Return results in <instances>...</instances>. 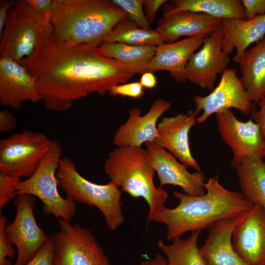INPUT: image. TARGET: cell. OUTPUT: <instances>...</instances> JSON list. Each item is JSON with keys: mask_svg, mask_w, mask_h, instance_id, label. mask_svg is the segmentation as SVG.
Returning <instances> with one entry per match:
<instances>
[{"mask_svg": "<svg viewBox=\"0 0 265 265\" xmlns=\"http://www.w3.org/2000/svg\"><path fill=\"white\" fill-rule=\"evenodd\" d=\"M246 213L221 220L207 229V238L199 247L207 265H250L236 252L232 242L235 227Z\"/></svg>", "mask_w": 265, "mask_h": 265, "instance_id": "ffe728a7", "label": "cell"}, {"mask_svg": "<svg viewBox=\"0 0 265 265\" xmlns=\"http://www.w3.org/2000/svg\"><path fill=\"white\" fill-rule=\"evenodd\" d=\"M105 172L122 191L134 198L142 197L149 206L148 215L164 206L168 193L154 183L155 170L147 151L141 147H117L108 154Z\"/></svg>", "mask_w": 265, "mask_h": 265, "instance_id": "277c9868", "label": "cell"}, {"mask_svg": "<svg viewBox=\"0 0 265 265\" xmlns=\"http://www.w3.org/2000/svg\"><path fill=\"white\" fill-rule=\"evenodd\" d=\"M205 37H189L179 41L165 43L157 47L155 55L149 64L147 71H168L178 83L187 80L185 68L190 56L202 46Z\"/></svg>", "mask_w": 265, "mask_h": 265, "instance_id": "44dd1931", "label": "cell"}, {"mask_svg": "<svg viewBox=\"0 0 265 265\" xmlns=\"http://www.w3.org/2000/svg\"><path fill=\"white\" fill-rule=\"evenodd\" d=\"M179 11L202 13L219 19H246L240 0H173L163 7V15Z\"/></svg>", "mask_w": 265, "mask_h": 265, "instance_id": "cb8c5ba5", "label": "cell"}, {"mask_svg": "<svg viewBox=\"0 0 265 265\" xmlns=\"http://www.w3.org/2000/svg\"><path fill=\"white\" fill-rule=\"evenodd\" d=\"M157 47L120 43H102L100 46L105 55L135 68L141 75L147 72L148 66L155 55Z\"/></svg>", "mask_w": 265, "mask_h": 265, "instance_id": "484cf974", "label": "cell"}, {"mask_svg": "<svg viewBox=\"0 0 265 265\" xmlns=\"http://www.w3.org/2000/svg\"><path fill=\"white\" fill-rule=\"evenodd\" d=\"M53 0H26L28 5L50 24Z\"/></svg>", "mask_w": 265, "mask_h": 265, "instance_id": "e575fe53", "label": "cell"}, {"mask_svg": "<svg viewBox=\"0 0 265 265\" xmlns=\"http://www.w3.org/2000/svg\"><path fill=\"white\" fill-rule=\"evenodd\" d=\"M52 140L44 133L25 130L0 140V173L29 178L37 170Z\"/></svg>", "mask_w": 265, "mask_h": 265, "instance_id": "ba28073f", "label": "cell"}, {"mask_svg": "<svg viewBox=\"0 0 265 265\" xmlns=\"http://www.w3.org/2000/svg\"><path fill=\"white\" fill-rule=\"evenodd\" d=\"M247 20L265 15V0H242Z\"/></svg>", "mask_w": 265, "mask_h": 265, "instance_id": "836d02e7", "label": "cell"}, {"mask_svg": "<svg viewBox=\"0 0 265 265\" xmlns=\"http://www.w3.org/2000/svg\"><path fill=\"white\" fill-rule=\"evenodd\" d=\"M53 237L51 235L35 256L24 265H53Z\"/></svg>", "mask_w": 265, "mask_h": 265, "instance_id": "d6a6232c", "label": "cell"}, {"mask_svg": "<svg viewBox=\"0 0 265 265\" xmlns=\"http://www.w3.org/2000/svg\"><path fill=\"white\" fill-rule=\"evenodd\" d=\"M259 110L253 113V119L265 136V96L259 102Z\"/></svg>", "mask_w": 265, "mask_h": 265, "instance_id": "74e56055", "label": "cell"}, {"mask_svg": "<svg viewBox=\"0 0 265 265\" xmlns=\"http://www.w3.org/2000/svg\"><path fill=\"white\" fill-rule=\"evenodd\" d=\"M108 93L112 97L120 96L123 97L139 99L143 96L144 91L140 81H137L114 86L109 91Z\"/></svg>", "mask_w": 265, "mask_h": 265, "instance_id": "1f68e13d", "label": "cell"}, {"mask_svg": "<svg viewBox=\"0 0 265 265\" xmlns=\"http://www.w3.org/2000/svg\"><path fill=\"white\" fill-rule=\"evenodd\" d=\"M241 82L252 102L265 96V36L247 50L240 61Z\"/></svg>", "mask_w": 265, "mask_h": 265, "instance_id": "603a6c76", "label": "cell"}, {"mask_svg": "<svg viewBox=\"0 0 265 265\" xmlns=\"http://www.w3.org/2000/svg\"><path fill=\"white\" fill-rule=\"evenodd\" d=\"M223 33L221 26L205 37L199 50L188 59L185 75L187 80L202 89L212 91L218 75H222L230 62L229 55L222 50Z\"/></svg>", "mask_w": 265, "mask_h": 265, "instance_id": "4fadbf2b", "label": "cell"}, {"mask_svg": "<svg viewBox=\"0 0 265 265\" xmlns=\"http://www.w3.org/2000/svg\"><path fill=\"white\" fill-rule=\"evenodd\" d=\"M13 203L16 208L15 217L12 222L6 225L5 233L17 249L18 256L14 265H24L35 256L49 236L36 221L33 196L18 194Z\"/></svg>", "mask_w": 265, "mask_h": 265, "instance_id": "30bf717a", "label": "cell"}, {"mask_svg": "<svg viewBox=\"0 0 265 265\" xmlns=\"http://www.w3.org/2000/svg\"><path fill=\"white\" fill-rule=\"evenodd\" d=\"M195 111L198 114L197 124L204 123L212 114L234 108L248 115L253 112L254 105L244 88L235 69L227 68L221 75L218 84L209 95L195 96Z\"/></svg>", "mask_w": 265, "mask_h": 265, "instance_id": "7c38bea8", "label": "cell"}, {"mask_svg": "<svg viewBox=\"0 0 265 265\" xmlns=\"http://www.w3.org/2000/svg\"><path fill=\"white\" fill-rule=\"evenodd\" d=\"M7 219L4 215L0 217V265H12L6 259L7 257L13 258L16 254L13 245L5 233Z\"/></svg>", "mask_w": 265, "mask_h": 265, "instance_id": "4dcf8cb0", "label": "cell"}, {"mask_svg": "<svg viewBox=\"0 0 265 265\" xmlns=\"http://www.w3.org/2000/svg\"><path fill=\"white\" fill-rule=\"evenodd\" d=\"M100 45L58 42L51 26L41 35L31 54L20 64L35 79L47 109L67 110L74 101L92 93L104 95L138 74L135 68L105 55Z\"/></svg>", "mask_w": 265, "mask_h": 265, "instance_id": "6da1fadb", "label": "cell"}, {"mask_svg": "<svg viewBox=\"0 0 265 265\" xmlns=\"http://www.w3.org/2000/svg\"><path fill=\"white\" fill-rule=\"evenodd\" d=\"M20 181V178L0 173V212L17 196L16 186Z\"/></svg>", "mask_w": 265, "mask_h": 265, "instance_id": "f546056e", "label": "cell"}, {"mask_svg": "<svg viewBox=\"0 0 265 265\" xmlns=\"http://www.w3.org/2000/svg\"><path fill=\"white\" fill-rule=\"evenodd\" d=\"M111 43L158 46L164 42L155 29L142 28L127 17L118 23L103 41V43Z\"/></svg>", "mask_w": 265, "mask_h": 265, "instance_id": "83f0119b", "label": "cell"}, {"mask_svg": "<svg viewBox=\"0 0 265 265\" xmlns=\"http://www.w3.org/2000/svg\"><path fill=\"white\" fill-rule=\"evenodd\" d=\"M35 79L21 64L7 57L0 58V103L20 109L26 102L40 101Z\"/></svg>", "mask_w": 265, "mask_h": 265, "instance_id": "ac0fdd59", "label": "cell"}, {"mask_svg": "<svg viewBox=\"0 0 265 265\" xmlns=\"http://www.w3.org/2000/svg\"><path fill=\"white\" fill-rule=\"evenodd\" d=\"M26 0H19L10 8L0 36V57L19 63L30 56L41 35L50 26Z\"/></svg>", "mask_w": 265, "mask_h": 265, "instance_id": "52a82bcc", "label": "cell"}, {"mask_svg": "<svg viewBox=\"0 0 265 265\" xmlns=\"http://www.w3.org/2000/svg\"><path fill=\"white\" fill-rule=\"evenodd\" d=\"M232 167L236 170L243 197L265 210V161L244 158Z\"/></svg>", "mask_w": 265, "mask_h": 265, "instance_id": "d4e9b609", "label": "cell"}, {"mask_svg": "<svg viewBox=\"0 0 265 265\" xmlns=\"http://www.w3.org/2000/svg\"><path fill=\"white\" fill-rule=\"evenodd\" d=\"M139 81L143 87L149 89L155 87L157 83L156 76L153 73L148 71L142 75Z\"/></svg>", "mask_w": 265, "mask_h": 265, "instance_id": "ab89813d", "label": "cell"}, {"mask_svg": "<svg viewBox=\"0 0 265 265\" xmlns=\"http://www.w3.org/2000/svg\"><path fill=\"white\" fill-rule=\"evenodd\" d=\"M56 177L67 197L75 202L97 207L109 229L115 230L124 222L122 190L113 182L99 185L88 181L79 173L73 160L68 156L60 159Z\"/></svg>", "mask_w": 265, "mask_h": 265, "instance_id": "5b68a950", "label": "cell"}, {"mask_svg": "<svg viewBox=\"0 0 265 265\" xmlns=\"http://www.w3.org/2000/svg\"><path fill=\"white\" fill-rule=\"evenodd\" d=\"M171 107L169 101L157 99L143 115L140 108H132L126 122L115 132L113 145L116 147H141L143 143L154 142L157 135V123Z\"/></svg>", "mask_w": 265, "mask_h": 265, "instance_id": "9a60e30c", "label": "cell"}, {"mask_svg": "<svg viewBox=\"0 0 265 265\" xmlns=\"http://www.w3.org/2000/svg\"><path fill=\"white\" fill-rule=\"evenodd\" d=\"M233 246L250 265H265V210L259 205L247 212L235 227Z\"/></svg>", "mask_w": 265, "mask_h": 265, "instance_id": "2e32d148", "label": "cell"}, {"mask_svg": "<svg viewBox=\"0 0 265 265\" xmlns=\"http://www.w3.org/2000/svg\"><path fill=\"white\" fill-rule=\"evenodd\" d=\"M135 265H167V260L162 254L158 253L154 258L142 261Z\"/></svg>", "mask_w": 265, "mask_h": 265, "instance_id": "60d3db41", "label": "cell"}, {"mask_svg": "<svg viewBox=\"0 0 265 265\" xmlns=\"http://www.w3.org/2000/svg\"><path fill=\"white\" fill-rule=\"evenodd\" d=\"M62 148L53 140L35 172L16 186L17 195L26 194L37 197L42 202V210L46 215L70 221L76 212L75 202L59 194L56 173L61 159Z\"/></svg>", "mask_w": 265, "mask_h": 265, "instance_id": "8992f818", "label": "cell"}, {"mask_svg": "<svg viewBox=\"0 0 265 265\" xmlns=\"http://www.w3.org/2000/svg\"><path fill=\"white\" fill-rule=\"evenodd\" d=\"M222 22L204 13L179 11L162 16L155 29L164 43H170L184 36L207 37L221 26Z\"/></svg>", "mask_w": 265, "mask_h": 265, "instance_id": "d6986e66", "label": "cell"}, {"mask_svg": "<svg viewBox=\"0 0 265 265\" xmlns=\"http://www.w3.org/2000/svg\"><path fill=\"white\" fill-rule=\"evenodd\" d=\"M0 36L1 35L8 16L9 11L15 2L0 1Z\"/></svg>", "mask_w": 265, "mask_h": 265, "instance_id": "f35d334b", "label": "cell"}, {"mask_svg": "<svg viewBox=\"0 0 265 265\" xmlns=\"http://www.w3.org/2000/svg\"><path fill=\"white\" fill-rule=\"evenodd\" d=\"M204 187L207 192L201 196L174 191V196L179 201L178 206L173 209L164 206L148 215V222L165 224L166 238L172 240L187 232H200L221 220L239 216L254 207L241 192L224 187L217 175L210 177Z\"/></svg>", "mask_w": 265, "mask_h": 265, "instance_id": "7a4b0ae2", "label": "cell"}, {"mask_svg": "<svg viewBox=\"0 0 265 265\" xmlns=\"http://www.w3.org/2000/svg\"><path fill=\"white\" fill-rule=\"evenodd\" d=\"M222 50L229 55L235 49L233 61L239 63L249 46L265 36V15L251 20L223 19Z\"/></svg>", "mask_w": 265, "mask_h": 265, "instance_id": "7402d4cb", "label": "cell"}, {"mask_svg": "<svg viewBox=\"0 0 265 265\" xmlns=\"http://www.w3.org/2000/svg\"><path fill=\"white\" fill-rule=\"evenodd\" d=\"M166 1V0H143L144 12L150 24L154 23L159 8Z\"/></svg>", "mask_w": 265, "mask_h": 265, "instance_id": "8d00e7d4", "label": "cell"}, {"mask_svg": "<svg viewBox=\"0 0 265 265\" xmlns=\"http://www.w3.org/2000/svg\"><path fill=\"white\" fill-rule=\"evenodd\" d=\"M215 116L218 132L233 153L231 167L244 158H265V136L258 124L251 119L239 121L230 109L218 112Z\"/></svg>", "mask_w": 265, "mask_h": 265, "instance_id": "8fae6325", "label": "cell"}, {"mask_svg": "<svg viewBox=\"0 0 265 265\" xmlns=\"http://www.w3.org/2000/svg\"><path fill=\"white\" fill-rule=\"evenodd\" d=\"M198 114L194 111L189 115L179 113L163 117L157 125V135L154 142L168 150L185 166L201 171L191 153L189 143V132L197 123Z\"/></svg>", "mask_w": 265, "mask_h": 265, "instance_id": "e0dca14e", "label": "cell"}, {"mask_svg": "<svg viewBox=\"0 0 265 265\" xmlns=\"http://www.w3.org/2000/svg\"><path fill=\"white\" fill-rule=\"evenodd\" d=\"M17 126L16 118L7 110L0 111V132L8 133L14 130Z\"/></svg>", "mask_w": 265, "mask_h": 265, "instance_id": "d590c367", "label": "cell"}, {"mask_svg": "<svg viewBox=\"0 0 265 265\" xmlns=\"http://www.w3.org/2000/svg\"><path fill=\"white\" fill-rule=\"evenodd\" d=\"M53 235V265H112L88 228L58 219Z\"/></svg>", "mask_w": 265, "mask_h": 265, "instance_id": "9c48e42d", "label": "cell"}, {"mask_svg": "<svg viewBox=\"0 0 265 265\" xmlns=\"http://www.w3.org/2000/svg\"><path fill=\"white\" fill-rule=\"evenodd\" d=\"M199 233L191 232L186 239L175 238L171 244L159 239L157 245L165 255L167 265H207L197 245Z\"/></svg>", "mask_w": 265, "mask_h": 265, "instance_id": "4316f807", "label": "cell"}, {"mask_svg": "<svg viewBox=\"0 0 265 265\" xmlns=\"http://www.w3.org/2000/svg\"><path fill=\"white\" fill-rule=\"evenodd\" d=\"M127 13V18L144 29H151L150 24L145 15L143 0H112Z\"/></svg>", "mask_w": 265, "mask_h": 265, "instance_id": "f1b7e54d", "label": "cell"}, {"mask_svg": "<svg viewBox=\"0 0 265 265\" xmlns=\"http://www.w3.org/2000/svg\"><path fill=\"white\" fill-rule=\"evenodd\" d=\"M145 146L149 161L158 174L160 187L174 185L180 186L184 193L188 195L205 194L206 177L202 171L190 173L172 154L155 142H147Z\"/></svg>", "mask_w": 265, "mask_h": 265, "instance_id": "5bb4252c", "label": "cell"}, {"mask_svg": "<svg viewBox=\"0 0 265 265\" xmlns=\"http://www.w3.org/2000/svg\"><path fill=\"white\" fill-rule=\"evenodd\" d=\"M127 17L126 12L112 0H53L50 25L58 42L101 45Z\"/></svg>", "mask_w": 265, "mask_h": 265, "instance_id": "3957f363", "label": "cell"}]
</instances>
